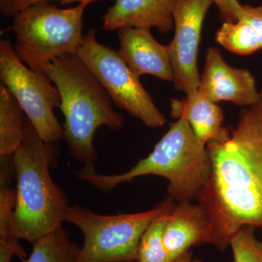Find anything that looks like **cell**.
<instances>
[{
	"label": "cell",
	"instance_id": "obj_19",
	"mask_svg": "<svg viewBox=\"0 0 262 262\" xmlns=\"http://www.w3.org/2000/svg\"><path fill=\"white\" fill-rule=\"evenodd\" d=\"M157 217L141 237L136 261L139 262H172L164 244L165 223L170 212Z\"/></svg>",
	"mask_w": 262,
	"mask_h": 262
},
{
	"label": "cell",
	"instance_id": "obj_17",
	"mask_svg": "<svg viewBox=\"0 0 262 262\" xmlns=\"http://www.w3.org/2000/svg\"><path fill=\"white\" fill-rule=\"evenodd\" d=\"M24 112L4 84L0 85V156H10L24 138Z\"/></svg>",
	"mask_w": 262,
	"mask_h": 262
},
{
	"label": "cell",
	"instance_id": "obj_18",
	"mask_svg": "<svg viewBox=\"0 0 262 262\" xmlns=\"http://www.w3.org/2000/svg\"><path fill=\"white\" fill-rule=\"evenodd\" d=\"M32 244V253L24 262H76L80 249L62 226Z\"/></svg>",
	"mask_w": 262,
	"mask_h": 262
},
{
	"label": "cell",
	"instance_id": "obj_4",
	"mask_svg": "<svg viewBox=\"0 0 262 262\" xmlns=\"http://www.w3.org/2000/svg\"><path fill=\"white\" fill-rule=\"evenodd\" d=\"M51 145L27 120L23 142L12 155L16 178L15 232L19 239L31 243L61 227L69 207L64 192L50 173L54 152Z\"/></svg>",
	"mask_w": 262,
	"mask_h": 262
},
{
	"label": "cell",
	"instance_id": "obj_15",
	"mask_svg": "<svg viewBox=\"0 0 262 262\" xmlns=\"http://www.w3.org/2000/svg\"><path fill=\"white\" fill-rule=\"evenodd\" d=\"M215 39L227 51L241 56L262 49V6L242 5L238 20L224 22Z\"/></svg>",
	"mask_w": 262,
	"mask_h": 262
},
{
	"label": "cell",
	"instance_id": "obj_21",
	"mask_svg": "<svg viewBox=\"0 0 262 262\" xmlns=\"http://www.w3.org/2000/svg\"><path fill=\"white\" fill-rule=\"evenodd\" d=\"M59 1L61 5H65L72 3H89L102 0H0V13L5 18H13L15 15L26 9L31 5L41 2Z\"/></svg>",
	"mask_w": 262,
	"mask_h": 262
},
{
	"label": "cell",
	"instance_id": "obj_14",
	"mask_svg": "<svg viewBox=\"0 0 262 262\" xmlns=\"http://www.w3.org/2000/svg\"><path fill=\"white\" fill-rule=\"evenodd\" d=\"M170 116L186 120L198 140L204 145L211 141L224 142L229 139L230 130L222 125L223 110L198 89L189 91L182 99H170Z\"/></svg>",
	"mask_w": 262,
	"mask_h": 262
},
{
	"label": "cell",
	"instance_id": "obj_6",
	"mask_svg": "<svg viewBox=\"0 0 262 262\" xmlns=\"http://www.w3.org/2000/svg\"><path fill=\"white\" fill-rule=\"evenodd\" d=\"M174 206L170 198L149 211L118 215L98 214L81 207L69 206L65 222L77 226L84 237L76 262L136 261L146 229Z\"/></svg>",
	"mask_w": 262,
	"mask_h": 262
},
{
	"label": "cell",
	"instance_id": "obj_1",
	"mask_svg": "<svg viewBox=\"0 0 262 262\" xmlns=\"http://www.w3.org/2000/svg\"><path fill=\"white\" fill-rule=\"evenodd\" d=\"M206 148L211 173L196 200L211 222V244L223 251L242 227L262 229V89L229 139Z\"/></svg>",
	"mask_w": 262,
	"mask_h": 262
},
{
	"label": "cell",
	"instance_id": "obj_2",
	"mask_svg": "<svg viewBox=\"0 0 262 262\" xmlns=\"http://www.w3.org/2000/svg\"><path fill=\"white\" fill-rule=\"evenodd\" d=\"M46 73L56 86L64 116L66 143L72 158L85 167L95 166L97 160L94 137L100 127L118 131L125 119L114 110L106 90L76 54L56 57Z\"/></svg>",
	"mask_w": 262,
	"mask_h": 262
},
{
	"label": "cell",
	"instance_id": "obj_23",
	"mask_svg": "<svg viewBox=\"0 0 262 262\" xmlns=\"http://www.w3.org/2000/svg\"><path fill=\"white\" fill-rule=\"evenodd\" d=\"M13 256H15L13 248L0 246V262H10Z\"/></svg>",
	"mask_w": 262,
	"mask_h": 262
},
{
	"label": "cell",
	"instance_id": "obj_5",
	"mask_svg": "<svg viewBox=\"0 0 262 262\" xmlns=\"http://www.w3.org/2000/svg\"><path fill=\"white\" fill-rule=\"evenodd\" d=\"M89 4L83 2L61 9L41 2L15 15L10 30L14 34L13 47L20 61L31 70L46 73L56 57L77 54L83 40V15Z\"/></svg>",
	"mask_w": 262,
	"mask_h": 262
},
{
	"label": "cell",
	"instance_id": "obj_9",
	"mask_svg": "<svg viewBox=\"0 0 262 262\" xmlns=\"http://www.w3.org/2000/svg\"><path fill=\"white\" fill-rule=\"evenodd\" d=\"M212 0H177L173 10L175 34L170 48L174 89L187 94L198 89V51L203 21Z\"/></svg>",
	"mask_w": 262,
	"mask_h": 262
},
{
	"label": "cell",
	"instance_id": "obj_7",
	"mask_svg": "<svg viewBox=\"0 0 262 262\" xmlns=\"http://www.w3.org/2000/svg\"><path fill=\"white\" fill-rule=\"evenodd\" d=\"M77 56L106 90L117 107L139 119L146 126L158 128L166 122L149 93L129 69L118 51L98 42L96 32L84 35Z\"/></svg>",
	"mask_w": 262,
	"mask_h": 262
},
{
	"label": "cell",
	"instance_id": "obj_16",
	"mask_svg": "<svg viewBox=\"0 0 262 262\" xmlns=\"http://www.w3.org/2000/svg\"><path fill=\"white\" fill-rule=\"evenodd\" d=\"M0 246L13 248L15 256L22 261L27 259V253L19 244L15 232L14 208L15 190L11 187L13 168L12 155L0 156Z\"/></svg>",
	"mask_w": 262,
	"mask_h": 262
},
{
	"label": "cell",
	"instance_id": "obj_20",
	"mask_svg": "<svg viewBox=\"0 0 262 262\" xmlns=\"http://www.w3.org/2000/svg\"><path fill=\"white\" fill-rule=\"evenodd\" d=\"M233 262H262V238L255 234V228L242 227L231 239Z\"/></svg>",
	"mask_w": 262,
	"mask_h": 262
},
{
	"label": "cell",
	"instance_id": "obj_11",
	"mask_svg": "<svg viewBox=\"0 0 262 262\" xmlns=\"http://www.w3.org/2000/svg\"><path fill=\"white\" fill-rule=\"evenodd\" d=\"M118 53L137 77L150 75L173 82L169 46L153 37L151 29L122 27L118 30Z\"/></svg>",
	"mask_w": 262,
	"mask_h": 262
},
{
	"label": "cell",
	"instance_id": "obj_25",
	"mask_svg": "<svg viewBox=\"0 0 262 262\" xmlns=\"http://www.w3.org/2000/svg\"><path fill=\"white\" fill-rule=\"evenodd\" d=\"M130 262H139V261H130Z\"/></svg>",
	"mask_w": 262,
	"mask_h": 262
},
{
	"label": "cell",
	"instance_id": "obj_12",
	"mask_svg": "<svg viewBox=\"0 0 262 262\" xmlns=\"http://www.w3.org/2000/svg\"><path fill=\"white\" fill-rule=\"evenodd\" d=\"M213 228L208 215L198 203L181 202L168 215L163 239L170 261L193 246L211 244Z\"/></svg>",
	"mask_w": 262,
	"mask_h": 262
},
{
	"label": "cell",
	"instance_id": "obj_10",
	"mask_svg": "<svg viewBox=\"0 0 262 262\" xmlns=\"http://www.w3.org/2000/svg\"><path fill=\"white\" fill-rule=\"evenodd\" d=\"M198 91L213 102L230 101L245 107L256 103L259 96L252 73L229 66L215 47L207 50Z\"/></svg>",
	"mask_w": 262,
	"mask_h": 262
},
{
	"label": "cell",
	"instance_id": "obj_8",
	"mask_svg": "<svg viewBox=\"0 0 262 262\" xmlns=\"http://www.w3.org/2000/svg\"><path fill=\"white\" fill-rule=\"evenodd\" d=\"M0 80L44 142L53 144L63 139V127L53 113L61 105L59 91L47 74L20 61L9 38L0 41Z\"/></svg>",
	"mask_w": 262,
	"mask_h": 262
},
{
	"label": "cell",
	"instance_id": "obj_3",
	"mask_svg": "<svg viewBox=\"0 0 262 262\" xmlns=\"http://www.w3.org/2000/svg\"><path fill=\"white\" fill-rule=\"evenodd\" d=\"M211 173L206 146L198 140L186 120L179 119L170 124L151 152L125 173L104 175L97 173L95 166H84L76 176L104 193L138 177L158 176L168 181L169 198L181 203L196 199Z\"/></svg>",
	"mask_w": 262,
	"mask_h": 262
},
{
	"label": "cell",
	"instance_id": "obj_13",
	"mask_svg": "<svg viewBox=\"0 0 262 262\" xmlns=\"http://www.w3.org/2000/svg\"><path fill=\"white\" fill-rule=\"evenodd\" d=\"M177 0H115L101 17L103 30L122 27L156 28L170 32L174 25L173 10Z\"/></svg>",
	"mask_w": 262,
	"mask_h": 262
},
{
	"label": "cell",
	"instance_id": "obj_22",
	"mask_svg": "<svg viewBox=\"0 0 262 262\" xmlns=\"http://www.w3.org/2000/svg\"><path fill=\"white\" fill-rule=\"evenodd\" d=\"M220 10L224 22H235L238 20L242 4L238 0H212Z\"/></svg>",
	"mask_w": 262,
	"mask_h": 262
},
{
	"label": "cell",
	"instance_id": "obj_24",
	"mask_svg": "<svg viewBox=\"0 0 262 262\" xmlns=\"http://www.w3.org/2000/svg\"><path fill=\"white\" fill-rule=\"evenodd\" d=\"M172 262H203V261L200 258L193 257L192 253L190 251H188Z\"/></svg>",
	"mask_w": 262,
	"mask_h": 262
}]
</instances>
